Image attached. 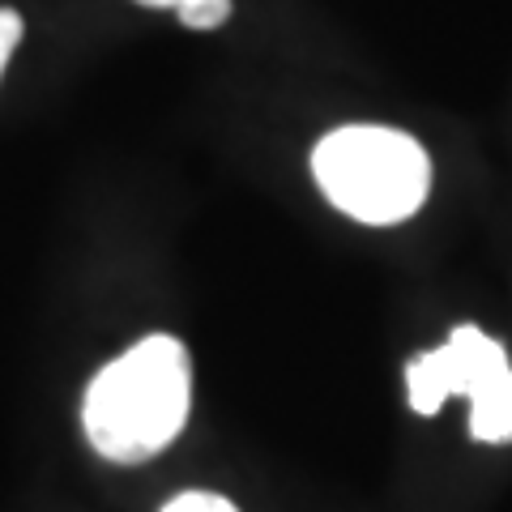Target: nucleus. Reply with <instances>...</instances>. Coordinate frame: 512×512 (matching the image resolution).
<instances>
[{
  "instance_id": "39448f33",
  "label": "nucleus",
  "mask_w": 512,
  "mask_h": 512,
  "mask_svg": "<svg viewBox=\"0 0 512 512\" xmlns=\"http://www.w3.org/2000/svg\"><path fill=\"white\" fill-rule=\"evenodd\" d=\"M163 512H239L227 495H214V491H184L163 508Z\"/></svg>"
},
{
  "instance_id": "423d86ee",
  "label": "nucleus",
  "mask_w": 512,
  "mask_h": 512,
  "mask_svg": "<svg viewBox=\"0 0 512 512\" xmlns=\"http://www.w3.org/2000/svg\"><path fill=\"white\" fill-rule=\"evenodd\" d=\"M26 35V22L18 9H0V77H5L13 52H18V43Z\"/></svg>"
},
{
  "instance_id": "7ed1b4c3",
  "label": "nucleus",
  "mask_w": 512,
  "mask_h": 512,
  "mask_svg": "<svg viewBox=\"0 0 512 512\" xmlns=\"http://www.w3.org/2000/svg\"><path fill=\"white\" fill-rule=\"evenodd\" d=\"M406 393L419 414H436L448 397H470V436L483 444L512 440V363L474 325H457L444 346L410 359Z\"/></svg>"
},
{
  "instance_id": "20e7f679",
  "label": "nucleus",
  "mask_w": 512,
  "mask_h": 512,
  "mask_svg": "<svg viewBox=\"0 0 512 512\" xmlns=\"http://www.w3.org/2000/svg\"><path fill=\"white\" fill-rule=\"evenodd\" d=\"M146 9H171L188 30H218L231 18V0H137Z\"/></svg>"
},
{
  "instance_id": "f257e3e1",
  "label": "nucleus",
  "mask_w": 512,
  "mask_h": 512,
  "mask_svg": "<svg viewBox=\"0 0 512 512\" xmlns=\"http://www.w3.org/2000/svg\"><path fill=\"white\" fill-rule=\"evenodd\" d=\"M192 406V359L171 333H150L90 380L82 427L90 448L116 466H141L180 436Z\"/></svg>"
},
{
  "instance_id": "f03ea898",
  "label": "nucleus",
  "mask_w": 512,
  "mask_h": 512,
  "mask_svg": "<svg viewBox=\"0 0 512 512\" xmlns=\"http://www.w3.org/2000/svg\"><path fill=\"white\" fill-rule=\"evenodd\" d=\"M316 188L333 210L367 227H393L419 214L431 188L427 150L402 128L346 124L316 141Z\"/></svg>"
}]
</instances>
